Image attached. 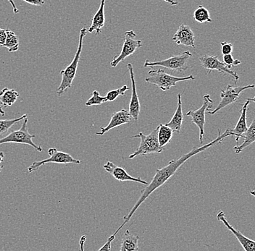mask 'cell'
Returning a JSON list of instances; mask_svg holds the SVG:
<instances>
[{
  "label": "cell",
  "mask_w": 255,
  "mask_h": 251,
  "mask_svg": "<svg viewBox=\"0 0 255 251\" xmlns=\"http://www.w3.org/2000/svg\"><path fill=\"white\" fill-rule=\"evenodd\" d=\"M218 136L217 137L216 139L213 140L211 142L209 143V144H206V145L201 146V147L193 148L192 150L189 152V153L184 154L182 157L178 158V160H171V161L169 162L168 165H167L166 167L156 170V174H154V177L151 179L150 183L148 184L147 187H146V188L141 190V196L139 197L138 201H137V202L135 203V204L133 206L131 211H130L127 215L124 217V223L115 232L114 234H113L114 236H116V235L119 233L120 230L125 226L128 222L130 221V219L133 217V214H135V211L141 206V203L144 202L146 198H147L154 190H157L159 187L163 185L165 182L168 181V179H170V177H173L175 173H176L177 170L182 166L185 162L189 160L191 157H194V156L204 152V151L206 150L208 148L211 147L212 146L214 145L215 144L221 143V141L224 140L225 138L231 136L230 129L226 130L223 134L221 133V130L218 129Z\"/></svg>",
  "instance_id": "cell-1"
},
{
  "label": "cell",
  "mask_w": 255,
  "mask_h": 251,
  "mask_svg": "<svg viewBox=\"0 0 255 251\" xmlns=\"http://www.w3.org/2000/svg\"><path fill=\"white\" fill-rule=\"evenodd\" d=\"M87 29L86 28H83L81 30L79 36V47H78L77 52H76V55H75L74 58H73L71 64L60 72V74L62 76V81L61 83H60V86L58 87V89L57 90V94L59 96H62L64 92L71 88L72 84H73V81L74 80L75 77H76V73H77L78 66H79L81 52H82L84 39L85 36H87Z\"/></svg>",
  "instance_id": "cell-2"
},
{
  "label": "cell",
  "mask_w": 255,
  "mask_h": 251,
  "mask_svg": "<svg viewBox=\"0 0 255 251\" xmlns=\"http://www.w3.org/2000/svg\"><path fill=\"white\" fill-rule=\"evenodd\" d=\"M189 80H195V78L192 75L185 78L175 77L162 69L151 70L148 72V77L145 79L146 82L155 85L163 91H167L171 87L175 86L177 83Z\"/></svg>",
  "instance_id": "cell-3"
},
{
  "label": "cell",
  "mask_w": 255,
  "mask_h": 251,
  "mask_svg": "<svg viewBox=\"0 0 255 251\" xmlns=\"http://www.w3.org/2000/svg\"><path fill=\"white\" fill-rule=\"evenodd\" d=\"M192 57V54L189 51L183 52L181 55L169 57L166 60L151 63L146 60L143 66L145 68H153L154 66H160L166 68L174 72L183 73L187 71L190 66L189 65V60Z\"/></svg>",
  "instance_id": "cell-4"
},
{
  "label": "cell",
  "mask_w": 255,
  "mask_h": 251,
  "mask_svg": "<svg viewBox=\"0 0 255 251\" xmlns=\"http://www.w3.org/2000/svg\"><path fill=\"white\" fill-rule=\"evenodd\" d=\"M157 133H158V129L157 128L148 136H146L143 133H140L139 134L132 136L131 138H140L141 141H140L138 149L133 153L130 154L128 158L131 160V159L135 158L137 156L159 154L162 152L163 148L161 147L159 145Z\"/></svg>",
  "instance_id": "cell-5"
},
{
  "label": "cell",
  "mask_w": 255,
  "mask_h": 251,
  "mask_svg": "<svg viewBox=\"0 0 255 251\" xmlns=\"http://www.w3.org/2000/svg\"><path fill=\"white\" fill-rule=\"evenodd\" d=\"M28 117L24 119L23 125L21 128L15 131H12L9 133L8 136L0 139V145L4 144H26L33 147L36 149L38 152H41L43 151L42 147L41 146L36 145L33 141V138L36 137L35 135H32L28 132V128H27V124H28Z\"/></svg>",
  "instance_id": "cell-6"
},
{
  "label": "cell",
  "mask_w": 255,
  "mask_h": 251,
  "mask_svg": "<svg viewBox=\"0 0 255 251\" xmlns=\"http://www.w3.org/2000/svg\"><path fill=\"white\" fill-rule=\"evenodd\" d=\"M48 154L50 157L42 161L34 162L31 164V166L28 167V173L33 172L37 171L41 167L47 165L49 163L60 164V165H68V164H74V165H80L81 161L73 158L71 154L65 153V152H60L55 148H50L48 149Z\"/></svg>",
  "instance_id": "cell-7"
},
{
  "label": "cell",
  "mask_w": 255,
  "mask_h": 251,
  "mask_svg": "<svg viewBox=\"0 0 255 251\" xmlns=\"http://www.w3.org/2000/svg\"><path fill=\"white\" fill-rule=\"evenodd\" d=\"M254 88V85L236 87L232 86V85H228L227 87H226V89L221 90V100L219 104H218V105L217 106V107L215 108L213 111H207V112H205V114L213 115V114H216L217 112L221 111L223 108L237 102L239 97H240L241 93H242L244 90L253 89V88Z\"/></svg>",
  "instance_id": "cell-8"
},
{
  "label": "cell",
  "mask_w": 255,
  "mask_h": 251,
  "mask_svg": "<svg viewBox=\"0 0 255 251\" xmlns=\"http://www.w3.org/2000/svg\"><path fill=\"white\" fill-rule=\"evenodd\" d=\"M136 34L133 31H128L124 33V41L123 44L121 53L118 56L113 58L111 65L113 68L118 66L121 62L124 61L128 57L135 53L137 49L142 47V42L141 40H137L135 38Z\"/></svg>",
  "instance_id": "cell-9"
},
{
  "label": "cell",
  "mask_w": 255,
  "mask_h": 251,
  "mask_svg": "<svg viewBox=\"0 0 255 251\" xmlns=\"http://www.w3.org/2000/svg\"><path fill=\"white\" fill-rule=\"evenodd\" d=\"M199 62L202 68L206 71L207 74L210 75L213 71H217L221 74L229 75L234 80L235 84H237L239 79V75L234 71H231L223 62H221L218 56L214 55H205L199 57Z\"/></svg>",
  "instance_id": "cell-10"
},
{
  "label": "cell",
  "mask_w": 255,
  "mask_h": 251,
  "mask_svg": "<svg viewBox=\"0 0 255 251\" xmlns=\"http://www.w3.org/2000/svg\"><path fill=\"white\" fill-rule=\"evenodd\" d=\"M213 101L210 95L206 94L203 97V104L199 109L194 111H189L186 115L191 117V122L198 127L199 130V141L202 143L205 136V112L213 108Z\"/></svg>",
  "instance_id": "cell-11"
},
{
  "label": "cell",
  "mask_w": 255,
  "mask_h": 251,
  "mask_svg": "<svg viewBox=\"0 0 255 251\" xmlns=\"http://www.w3.org/2000/svg\"><path fill=\"white\" fill-rule=\"evenodd\" d=\"M217 219L219 222H222L223 225L226 226L228 230H230L232 234L235 235L237 239L238 240L239 243L241 246L243 248L244 250L246 251H255V242L253 240L250 239V238H247L242 233L239 231V230H236L234 227L231 226L229 222H228L226 219V214L223 212V211H220L218 212V215H217Z\"/></svg>",
  "instance_id": "cell-12"
},
{
  "label": "cell",
  "mask_w": 255,
  "mask_h": 251,
  "mask_svg": "<svg viewBox=\"0 0 255 251\" xmlns=\"http://www.w3.org/2000/svg\"><path fill=\"white\" fill-rule=\"evenodd\" d=\"M104 169L107 172L110 173L115 179L120 181V182H127V181H131V182H138V183L143 184V185H147L148 182L143 180L140 177H133V176L128 174L126 169L121 167L116 166L114 163L112 162H108L104 165Z\"/></svg>",
  "instance_id": "cell-13"
},
{
  "label": "cell",
  "mask_w": 255,
  "mask_h": 251,
  "mask_svg": "<svg viewBox=\"0 0 255 251\" xmlns=\"http://www.w3.org/2000/svg\"><path fill=\"white\" fill-rule=\"evenodd\" d=\"M128 71L130 73V81H131V98L130 100V104H129V113L131 115L132 118L137 121L139 116L140 106L139 98H138V93H137L136 85H135V81L134 78V72H133V65L128 63L127 65Z\"/></svg>",
  "instance_id": "cell-14"
},
{
  "label": "cell",
  "mask_w": 255,
  "mask_h": 251,
  "mask_svg": "<svg viewBox=\"0 0 255 251\" xmlns=\"http://www.w3.org/2000/svg\"><path fill=\"white\" fill-rule=\"evenodd\" d=\"M196 37L189 25H180L173 37V41L177 45H183L195 49Z\"/></svg>",
  "instance_id": "cell-15"
},
{
  "label": "cell",
  "mask_w": 255,
  "mask_h": 251,
  "mask_svg": "<svg viewBox=\"0 0 255 251\" xmlns=\"http://www.w3.org/2000/svg\"><path fill=\"white\" fill-rule=\"evenodd\" d=\"M133 120L131 115L129 113L128 110L127 109H121L119 112H116L112 116L111 121L106 127H100L101 132H97L96 134L98 136H103L107 132L113 129V128H117L121 125H125V124L130 123Z\"/></svg>",
  "instance_id": "cell-16"
},
{
  "label": "cell",
  "mask_w": 255,
  "mask_h": 251,
  "mask_svg": "<svg viewBox=\"0 0 255 251\" xmlns=\"http://www.w3.org/2000/svg\"><path fill=\"white\" fill-rule=\"evenodd\" d=\"M251 101H255V98H247L246 102L242 105V109H241V115L239 117V121L236 125L235 128L234 129H230L231 136H236V142L239 143V139L242 138V134L245 133V131L248 128L247 124V108H248L249 104Z\"/></svg>",
  "instance_id": "cell-17"
},
{
  "label": "cell",
  "mask_w": 255,
  "mask_h": 251,
  "mask_svg": "<svg viewBox=\"0 0 255 251\" xmlns=\"http://www.w3.org/2000/svg\"><path fill=\"white\" fill-rule=\"evenodd\" d=\"M105 0H101L100 7L92 18V24L87 30L88 32L92 33L95 31L97 35L101 33L105 23Z\"/></svg>",
  "instance_id": "cell-18"
},
{
  "label": "cell",
  "mask_w": 255,
  "mask_h": 251,
  "mask_svg": "<svg viewBox=\"0 0 255 251\" xmlns=\"http://www.w3.org/2000/svg\"><path fill=\"white\" fill-rule=\"evenodd\" d=\"M183 120L182 101H181V95L179 93L178 95V106H177L176 110H175L171 120L165 125L171 128L173 132L179 133L181 130V127H182Z\"/></svg>",
  "instance_id": "cell-19"
},
{
  "label": "cell",
  "mask_w": 255,
  "mask_h": 251,
  "mask_svg": "<svg viewBox=\"0 0 255 251\" xmlns=\"http://www.w3.org/2000/svg\"><path fill=\"white\" fill-rule=\"evenodd\" d=\"M138 240L139 237L138 235L131 234L128 230L125 232L123 235L121 241V251H138Z\"/></svg>",
  "instance_id": "cell-20"
},
{
  "label": "cell",
  "mask_w": 255,
  "mask_h": 251,
  "mask_svg": "<svg viewBox=\"0 0 255 251\" xmlns=\"http://www.w3.org/2000/svg\"><path fill=\"white\" fill-rule=\"evenodd\" d=\"M242 138H245V141L241 145L236 146L234 148L235 153L240 154L245 148L251 145L255 141V120L253 119L250 128H247L246 131L242 134Z\"/></svg>",
  "instance_id": "cell-21"
},
{
  "label": "cell",
  "mask_w": 255,
  "mask_h": 251,
  "mask_svg": "<svg viewBox=\"0 0 255 251\" xmlns=\"http://www.w3.org/2000/svg\"><path fill=\"white\" fill-rule=\"evenodd\" d=\"M19 93L15 89L3 88L0 91V106L8 107L13 105L18 98Z\"/></svg>",
  "instance_id": "cell-22"
},
{
  "label": "cell",
  "mask_w": 255,
  "mask_h": 251,
  "mask_svg": "<svg viewBox=\"0 0 255 251\" xmlns=\"http://www.w3.org/2000/svg\"><path fill=\"white\" fill-rule=\"evenodd\" d=\"M157 129H158L157 136H158L159 145L161 147L163 148L164 146L170 142V140L173 136V131L171 128H169L166 125H163V124H160L157 127Z\"/></svg>",
  "instance_id": "cell-23"
},
{
  "label": "cell",
  "mask_w": 255,
  "mask_h": 251,
  "mask_svg": "<svg viewBox=\"0 0 255 251\" xmlns=\"http://www.w3.org/2000/svg\"><path fill=\"white\" fill-rule=\"evenodd\" d=\"M6 40L3 47L8 49L9 52H17L19 49V38L13 31L6 29Z\"/></svg>",
  "instance_id": "cell-24"
},
{
  "label": "cell",
  "mask_w": 255,
  "mask_h": 251,
  "mask_svg": "<svg viewBox=\"0 0 255 251\" xmlns=\"http://www.w3.org/2000/svg\"><path fill=\"white\" fill-rule=\"evenodd\" d=\"M194 19L195 21L198 22L199 23H206V22L212 23L213 22L208 9L202 5H199L194 11Z\"/></svg>",
  "instance_id": "cell-25"
},
{
  "label": "cell",
  "mask_w": 255,
  "mask_h": 251,
  "mask_svg": "<svg viewBox=\"0 0 255 251\" xmlns=\"http://www.w3.org/2000/svg\"><path fill=\"white\" fill-rule=\"evenodd\" d=\"M25 117H28L27 114H23L21 117L12 119V120H0V136L7 133L8 130L10 129L17 122L22 121Z\"/></svg>",
  "instance_id": "cell-26"
},
{
  "label": "cell",
  "mask_w": 255,
  "mask_h": 251,
  "mask_svg": "<svg viewBox=\"0 0 255 251\" xmlns=\"http://www.w3.org/2000/svg\"><path fill=\"white\" fill-rule=\"evenodd\" d=\"M105 102H108L106 98L100 96V92H99L98 90H94V91L92 92V97L89 98V100H88L87 103H86V106H99L101 105V104Z\"/></svg>",
  "instance_id": "cell-27"
},
{
  "label": "cell",
  "mask_w": 255,
  "mask_h": 251,
  "mask_svg": "<svg viewBox=\"0 0 255 251\" xmlns=\"http://www.w3.org/2000/svg\"><path fill=\"white\" fill-rule=\"evenodd\" d=\"M129 90V87L127 85H124L121 88H118L116 90H110L108 93H107L106 98L107 101H114L118 97L120 96H124L125 95L126 91Z\"/></svg>",
  "instance_id": "cell-28"
},
{
  "label": "cell",
  "mask_w": 255,
  "mask_h": 251,
  "mask_svg": "<svg viewBox=\"0 0 255 251\" xmlns=\"http://www.w3.org/2000/svg\"><path fill=\"white\" fill-rule=\"evenodd\" d=\"M223 63H224L229 69H231V67L238 66V65L242 63V62L240 61V60H235L231 54L223 55Z\"/></svg>",
  "instance_id": "cell-29"
},
{
  "label": "cell",
  "mask_w": 255,
  "mask_h": 251,
  "mask_svg": "<svg viewBox=\"0 0 255 251\" xmlns=\"http://www.w3.org/2000/svg\"><path fill=\"white\" fill-rule=\"evenodd\" d=\"M221 52H222L223 55H229V54L232 53L234 47H233V44L231 43L223 41V42L221 43Z\"/></svg>",
  "instance_id": "cell-30"
},
{
  "label": "cell",
  "mask_w": 255,
  "mask_h": 251,
  "mask_svg": "<svg viewBox=\"0 0 255 251\" xmlns=\"http://www.w3.org/2000/svg\"><path fill=\"white\" fill-rule=\"evenodd\" d=\"M114 235H111L109 238L108 239V241H107L106 243L101 248V249H99L100 251H111V243L115 240Z\"/></svg>",
  "instance_id": "cell-31"
},
{
  "label": "cell",
  "mask_w": 255,
  "mask_h": 251,
  "mask_svg": "<svg viewBox=\"0 0 255 251\" xmlns=\"http://www.w3.org/2000/svg\"><path fill=\"white\" fill-rule=\"evenodd\" d=\"M23 1L28 3V4L35 6H42L45 3L44 0H23Z\"/></svg>",
  "instance_id": "cell-32"
},
{
  "label": "cell",
  "mask_w": 255,
  "mask_h": 251,
  "mask_svg": "<svg viewBox=\"0 0 255 251\" xmlns=\"http://www.w3.org/2000/svg\"><path fill=\"white\" fill-rule=\"evenodd\" d=\"M6 30L0 28V47H3L6 40Z\"/></svg>",
  "instance_id": "cell-33"
},
{
  "label": "cell",
  "mask_w": 255,
  "mask_h": 251,
  "mask_svg": "<svg viewBox=\"0 0 255 251\" xmlns=\"http://www.w3.org/2000/svg\"><path fill=\"white\" fill-rule=\"evenodd\" d=\"M9 3H10L11 5H12V9H13V12L15 14H17L19 12V9L17 8L16 7L15 1L14 0H7Z\"/></svg>",
  "instance_id": "cell-34"
},
{
  "label": "cell",
  "mask_w": 255,
  "mask_h": 251,
  "mask_svg": "<svg viewBox=\"0 0 255 251\" xmlns=\"http://www.w3.org/2000/svg\"><path fill=\"white\" fill-rule=\"evenodd\" d=\"M86 239H87V237L85 236V235H83L82 237H81V240H80V245H81V250L84 251V243L86 242Z\"/></svg>",
  "instance_id": "cell-35"
},
{
  "label": "cell",
  "mask_w": 255,
  "mask_h": 251,
  "mask_svg": "<svg viewBox=\"0 0 255 251\" xmlns=\"http://www.w3.org/2000/svg\"><path fill=\"white\" fill-rule=\"evenodd\" d=\"M162 1H165V2L168 3L172 6L177 5L179 3L178 1H175V0H162Z\"/></svg>",
  "instance_id": "cell-36"
},
{
  "label": "cell",
  "mask_w": 255,
  "mask_h": 251,
  "mask_svg": "<svg viewBox=\"0 0 255 251\" xmlns=\"http://www.w3.org/2000/svg\"><path fill=\"white\" fill-rule=\"evenodd\" d=\"M4 154L2 152H0V164L1 163V162H3V160H4Z\"/></svg>",
  "instance_id": "cell-37"
},
{
  "label": "cell",
  "mask_w": 255,
  "mask_h": 251,
  "mask_svg": "<svg viewBox=\"0 0 255 251\" xmlns=\"http://www.w3.org/2000/svg\"><path fill=\"white\" fill-rule=\"evenodd\" d=\"M0 114H1V116L5 115V113H4V111H3V109H1V107H0Z\"/></svg>",
  "instance_id": "cell-38"
},
{
  "label": "cell",
  "mask_w": 255,
  "mask_h": 251,
  "mask_svg": "<svg viewBox=\"0 0 255 251\" xmlns=\"http://www.w3.org/2000/svg\"><path fill=\"white\" fill-rule=\"evenodd\" d=\"M3 168H4V166L0 167V172L2 170Z\"/></svg>",
  "instance_id": "cell-39"
}]
</instances>
